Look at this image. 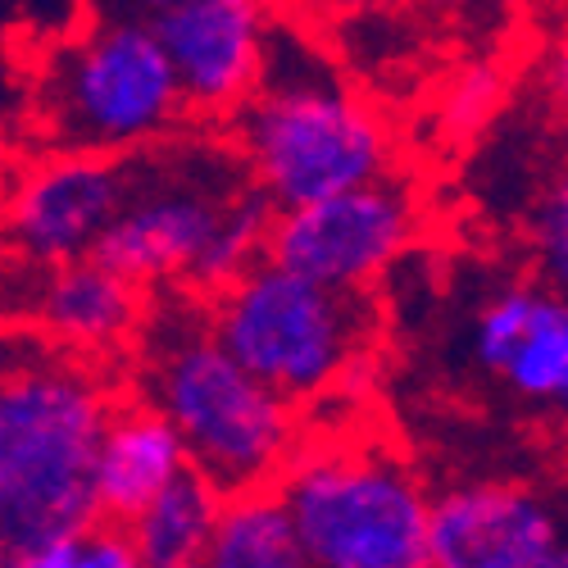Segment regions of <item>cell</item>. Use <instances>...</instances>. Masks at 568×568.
<instances>
[{"label":"cell","mask_w":568,"mask_h":568,"mask_svg":"<svg viewBox=\"0 0 568 568\" xmlns=\"http://www.w3.org/2000/svg\"><path fill=\"white\" fill-rule=\"evenodd\" d=\"M464 342L518 405L568 418V296L537 277H505L473 305Z\"/></svg>","instance_id":"7c38bea8"},{"label":"cell","mask_w":568,"mask_h":568,"mask_svg":"<svg viewBox=\"0 0 568 568\" xmlns=\"http://www.w3.org/2000/svg\"><path fill=\"white\" fill-rule=\"evenodd\" d=\"M192 128L151 23L82 19L32 64L28 132L45 155L128 160Z\"/></svg>","instance_id":"5b68a950"},{"label":"cell","mask_w":568,"mask_h":568,"mask_svg":"<svg viewBox=\"0 0 568 568\" xmlns=\"http://www.w3.org/2000/svg\"><path fill=\"white\" fill-rule=\"evenodd\" d=\"M151 28L178 78L186 119L223 128L260 87L277 14L273 0H182Z\"/></svg>","instance_id":"8fae6325"},{"label":"cell","mask_w":568,"mask_h":568,"mask_svg":"<svg viewBox=\"0 0 568 568\" xmlns=\"http://www.w3.org/2000/svg\"><path fill=\"white\" fill-rule=\"evenodd\" d=\"M219 509H223V491L210 478H201L196 468H186L146 509L128 518L123 532L146 568H186L201 564L219 524Z\"/></svg>","instance_id":"9a60e30c"},{"label":"cell","mask_w":568,"mask_h":568,"mask_svg":"<svg viewBox=\"0 0 568 568\" xmlns=\"http://www.w3.org/2000/svg\"><path fill=\"white\" fill-rule=\"evenodd\" d=\"M123 196L128 160L37 151L0 192V251L32 264L91 260Z\"/></svg>","instance_id":"30bf717a"},{"label":"cell","mask_w":568,"mask_h":568,"mask_svg":"<svg viewBox=\"0 0 568 568\" xmlns=\"http://www.w3.org/2000/svg\"><path fill=\"white\" fill-rule=\"evenodd\" d=\"M186 568H201V564H186Z\"/></svg>","instance_id":"484cf974"},{"label":"cell","mask_w":568,"mask_h":568,"mask_svg":"<svg viewBox=\"0 0 568 568\" xmlns=\"http://www.w3.org/2000/svg\"><path fill=\"white\" fill-rule=\"evenodd\" d=\"M524 568H568V537H559L555 546H546L537 559H528Z\"/></svg>","instance_id":"7402d4cb"},{"label":"cell","mask_w":568,"mask_h":568,"mask_svg":"<svg viewBox=\"0 0 568 568\" xmlns=\"http://www.w3.org/2000/svg\"><path fill=\"white\" fill-rule=\"evenodd\" d=\"M223 132L273 214L355 192L400 169L396 132L383 110L282 19L260 87Z\"/></svg>","instance_id":"3957f363"},{"label":"cell","mask_w":568,"mask_h":568,"mask_svg":"<svg viewBox=\"0 0 568 568\" xmlns=\"http://www.w3.org/2000/svg\"><path fill=\"white\" fill-rule=\"evenodd\" d=\"M10 555H14V550L6 546V537H0V568H10Z\"/></svg>","instance_id":"d4e9b609"},{"label":"cell","mask_w":568,"mask_h":568,"mask_svg":"<svg viewBox=\"0 0 568 568\" xmlns=\"http://www.w3.org/2000/svg\"><path fill=\"white\" fill-rule=\"evenodd\" d=\"M305 568H433V496L396 446L368 433H305L273 483Z\"/></svg>","instance_id":"52a82bcc"},{"label":"cell","mask_w":568,"mask_h":568,"mask_svg":"<svg viewBox=\"0 0 568 568\" xmlns=\"http://www.w3.org/2000/svg\"><path fill=\"white\" fill-rule=\"evenodd\" d=\"M505 101V73L496 64H468L446 91V128H483Z\"/></svg>","instance_id":"d6986e66"},{"label":"cell","mask_w":568,"mask_h":568,"mask_svg":"<svg viewBox=\"0 0 568 568\" xmlns=\"http://www.w3.org/2000/svg\"><path fill=\"white\" fill-rule=\"evenodd\" d=\"M151 296L97 255L73 264H32L0 251V323L14 337L69 359L119 373Z\"/></svg>","instance_id":"9c48e42d"},{"label":"cell","mask_w":568,"mask_h":568,"mask_svg":"<svg viewBox=\"0 0 568 568\" xmlns=\"http://www.w3.org/2000/svg\"><path fill=\"white\" fill-rule=\"evenodd\" d=\"M19 346H23V337H14L6 323H0V373H6L10 364H14V355H19Z\"/></svg>","instance_id":"603a6c76"},{"label":"cell","mask_w":568,"mask_h":568,"mask_svg":"<svg viewBox=\"0 0 568 568\" xmlns=\"http://www.w3.org/2000/svg\"><path fill=\"white\" fill-rule=\"evenodd\" d=\"M186 468L192 464H186L178 433L155 409H146L123 392L105 418L97 459H91V505H97V518L123 528L132 514L146 509Z\"/></svg>","instance_id":"5bb4252c"},{"label":"cell","mask_w":568,"mask_h":568,"mask_svg":"<svg viewBox=\"0 0 568 568\" xmlns=\"http://www.w3.org/2000/svg\"><path fill=\"white\" fill-rule=\"evenodd\" d=\"M119 377L132 400L178 433L186 464L223 496L273 487L310 433L296 405L223 351L201 296H151Z\"/></svg>","instance_id":"6da1fadb"},{"label":"cell","mask_w":568,"mask_h":568,"mask_svg":"<svg viewBox=\"0 0 568 568\" xmlns=\"http://www.w3.org/2000/svg\"><path fill=\"white\" fill-rule=\"evenodd\" d=\"M87 19H123V23H160L182 0H82Z\"/></svg>","instance_id":"44dd1931"},{"label":"cell","mask_w":568,"mask_h":568,"mask_svg":"<svg viewBox=\"0 0 568 568\" xmlns=\"http://www.w3.org/2000/svg\"><path fill=\"white\" fill-rule=\"evenodd\" d=\"M564 6H568V0H564Z\"/></svg>","instance_id":"4316f807"},{"label":"cell","mask_w":568,"mask_h":568,"mask_svg":"<svg viewBox=\"0 0 568 568\" xmlns=\"http://www.w3.org/2000/svg\"><path fill=\"white\" fill-rule=\"evenodd\" d=\"M123 377L23 342L0 373V537L10 550L97 518L91 459Z\"/></svg>","instance_id":"277c9868"},{"label":"cell","mask_w":568,"mask_h":568,"mask_svg":"<svg viewBox=\"0 0 568 568\" xmlns=\"http://www.w3.org/2000/svg\"><path fill=\"white\" fill-rule=\"evenodd\" d=\"M323 6H333V10H351V14H368V10L392 6V0H323Z\"/></svg>","instance_id":"cb8c5ba5"},{"label":"cell","mask_w":568,"mask_h":568,"mask_svg":"<svg viewBox=\"0 0 568 568\" xmlns=\"http://www.w3.org/2000/svg\"><path fill=\"white\" fill-rule=\"evenodd\" d=\"M564 537L546 491L514 478H473L433 496L428 564L433 568H524Z\"/></svg>","instance_id":"4fadbf2b"},{"label":"cell","mask_w":568,"mask_h":568,"mask_svg":"<svg viewBox=\"0 0 568 568\" xmlns=\"http://www.w3.org/2000/svg\"><path fill=\"white\" fill-rule=\"evenodd\" d=\"M528 255L532 277L568 296V155L550 169L528 210Z\"/></svg>","instance_id":"ac0fdd59"},{"label":"cell","mask_w":568,"mask_h":568,"mask_svg":"<svg viewBox=\"0 0 568 568\" xmlns=\"http://www.w3.org/2000/svg\"><path fill=\"white\" fill-rule=\"evenodd\" d=\"M537 87H541V101H546L550 119H555L559 128H568V41H559L555 51L541 60Z\"/></svg>","instance_id":"ffe728a7"},{"label":"cell","mask_w":568,"mask_h":568,"mask_svg":"<svg viewBox=\"0 0 568 568\" xmlns=\"http://www.w3.org/2000/svg\"><path fill=\"white\" fill-rule=\"evenodd\" d=\"M205 310L223 351L301 414L351 396L373 373V296L318 287L268 255L219 287Z\"/></svg>","instance_id":"8992f818"},{"label":"cell","mask_w":568,"mask_h":568,"mask_svg":"<svg viewBox=\"0 0 568 568\" xmlns=\"http://www.w3.org/2000/svg\"><path fill=\"white\" fill-rule=\"evenodd\" d=\"M10 568H146V564H141V555L132 550V541L119 524L91 518V524L64 532V537L14 550Z\"/></svg>","instance_id":"e0dca14e"},{"label":"cell","mask_w":568,"mask_h":568,"mask_svg":"<svg viewBox=\"0 0 568 568\" xmlns=\"http://www.w3.org/2000/svg\"><path fill=\"white\" fill-rule=\"evenodd\" d=\"M423 236V196L396 169L355 192L327 196L301 210H277L264 255L318 287L373 296Z\"/></svg>","instance_id":"ba28073f"},{"label":"cell","mask_w":568,"mask_h":568,"mask_svg":"<svg viewBox=\"0 0 568 568\" xmlns=\"http://www.w3.org/2000/svg\"><path fill=\"white\" fill-rule=\"evenodd\" d=\"M201 568H305V550L273 487L223 496Z\"/></svg>","instance_id":"2e32d148"},{"label":"cell","mask_w":568,"mask_h":568,"mask_svg":"<svg viewBox=\"0 0 568 568\" xmlns=\"http://www.w3.org/2000/svg\"><path fill=\"white\" fill-rule=\"evenodd\" d=\"M273 210L251 186L227 136L178 132L128 155V196L101 236L97 260L146 296L182 292L210 301L264 260Z\"/></svg>","instance_id":"7a4b0ae2"}]
</instances>
